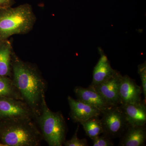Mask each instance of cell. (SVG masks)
Returning a JSON list of instances; mask_svg holds the SVG:
<instances>
[{
    "label": "cell",
    "instance_id": "cell-1",
    "mask_svg": "<svg viewBox=\"0 0 146 146\" xmlns=\"http://www.w3.org/2000/svg\"><path fill=\"white\" fill-rule=\"evenodd\" d=\"M11 68L13 83L36 119L41 112L42 99L47 90L46 82L36 66L21 60L14 52Z\"/></svg>",
    "mask_w": 146,
    "mask_h": 146
},
{
    "label": "cell",
    "instance_id": "cell-2",
    "mask_svg": "<svg viewBox=\"0 0 146 146\" xmlns=\"http://www.w3.org/2000/svg\"><path fill=\"white\" fill-rule=\"evenodd\" d=\"M43 140L41 131L33 118L0 120V141L6 146H39Z\"/></svg>",
    "mask_w": 146,
    "mask_h": 146
},
{
    "label": "cell",
    "instance_id": "cell-3",
    "mask_svg": "<svg viewBox=\"0 0 146 146\" xmlns=\"http://www.w3.org/2000/svg\"><path fill=\"white\" fill-rule=\"evenodd\" d=\"M36 21V16L29 4L0 9V40L29 33Z\"/></svg>",
    "mask_w": 146,
    "mask_h": 146
},
{
    "label": "cell",
    "instance_id": "cell-4",
    "mask_svg": "<svg viewBox=\"0 0 146 146\" xmlns=\"http://www.w3.org/2000/svg\"><path fill=\"white\" fill-rule=\"evenodd\" d=\"M35 122L43 140L50 146H61L65 141L67 132L65 118L60 112H53L48 107L45 96L42 99L41 110Z\"/></svg>",
    "mask_w": 146,
    "mask_h": 146
},
{
    "label": "cell",
    "instance_id": "cell-5",
    "mask_svg": "<svg viewBox=\"0 0 146 146\" xmlns=\"http://www.w3.org/2000/svg\"><path fill=\"white\" fill-rule=\"evenodd\" d=\"M101 114L103 135L111 139L121 138L129 125L120 105L110 106Z\"/></svg>",
    "mask_w": 146,
    "mask_h": 146
},
{
    "label": "cell",
    "instance_id": "cell-6",
    "mask_svg": "<svg viewBox=\"0 0 146 146\" xmlns=\"http://www.w3.org/2000/svg\"><path fill=\"white\" fill-rule=\"evenodd\" d=\"M18 117L35 119L31 108L23 101L0 97V120Z\"/></svg>",
    "mask_w": 146,
    "mask_h": 146
},
{
    "label": "cell",
    "instance_id": "cell-7",
    "mask_svg": "<svg viewBox=\"0 0 146 146\" xmlns=\"http://www.w3.org/2000/svg\"><path fill=\"white\" fill-rule=\"evenodd\" d=\"M122 76L119 72L117 71L111 78L106 81L91 87L110 105H120L119 87Z\"/></svg>",
    "mask_w": 146,
    "mask_h": 146
},
{
    "label": "cell",
    "instance_id": "cell-8",
    "mask_svg": "<svg viewBox=\"0 0 146 146\" xmlns=\"http://www.w3.org/2000/svg\"><path fill=\"white\" fill-rule=\"evenodd\" d=\"M142 89L129 76H122L119 87L121 104H135L142 102Z\"/></svg>",
    "mask_w": 146,
    "mask_h": 146
},
{
    "label": "cell",
    "instance_id": "cell-9",
    "mask_svg": "<svg viewBox=\"0 0 146 146\" xmlns=\"http://www.w3.org/2000/svg\"><path fill=\"white\" fill-rule=\"evenodd\" d=\"M68 100L70 109V116L74 122L80 123L101 115L99 110L70 96L68 97Z\"/></svg>",
    "mask_w": 146,
    "mask_h": 146
},
{
    "label": "cell",
    "instance_id": "cell-10",
    "mask_svg": "<svg viewBox=\"0 0 146 146\" xmlns=\"http://www.w3.org/2000/svg\"><path fill=\"white\" fill-rule=\"evenodd\" d=\"M100 58L94 67L93 72V80L90 86H94L104 82L111 78L117 72L110 65L107 55L103 50L99 47Z\"/></svg>",
    "mask_w": 146,
    "mask_h": 146
},
{
    "label": "cell",
    "instance_id": "cell-11",
    "mask_svg": "<svg viewBox=\"0 0 146 146\" xmlns=\"http://www.w3.org/2000/svg\"><path fill=\"white\" fill-rule=\"evenodd\" d=\"M74 91L77 100L96 108L101 112L112 106L91 86L86 88L76 86Z\"/></svg>",
    "mask_w": 146,
    "mask_h": 146
},
{
    "label": "cell",
    "instance_id": "cell-12",
    "mask_svg": "<svg viewBox=\"0 0 146 146\" xmlns=\"http://www.w3.org/2000/svg\"><path fill=\"white\" fill-rule=\"evenodd\" d=\"M123 110L129 125L132 126L145 125L146 123L145 101L135 104L120 105Z\"/></svg>",
    "mask_w": 146,
    "mask_h": 146
},
{
    "label": "cell",
    "instance_id": "cell-13",
    "mask_svg": "<svg viewBox=\"0 0 146 146\" xmlns=\"http://www.w3.org/2000/svg\"><path fill=\"white\" fill-rule=\"evenodd\" d=\"M121 138L119 146H145L146 140L145 125L137 126H129Z\"/></svg>",
    "mask_w": 146,
    "mask_h": 146
},
{
    "label": "cell",
    "instance_id": "cell-14",
    "mask_svg": "<svg viewBox=\"0 0 146 146\" xmlns=\"http://www.w3.org/2000/svg\"><path fill=\"white\" fill-rule=\"evenodd\" d=\"M12 44L8 39L0 40V76L12 77Z\"/></svg>",
    "mask_w": 146,
    "mask_h": 146
},
{
    "label": "cell",
    "instance_id": "cell-15",
    "mask_svg": "<svg viewBox=\"0 0 146 146\" xmlns=\"http://www.w3.org/2000/svg\"><path fill=\"white\" fill-rule=\"evenodd\" d=\"M0 97L23 101L21 94L14 85L12 78L9 77L0 76Z\"/></svg>",
    "mask_w": 146,
    "mask_h": 146
},
{
    "label": "cell",
    "instance_id": "cell-16",
    "mask_svg": "<svg viewBox=\"0 0 146 146\" xmlns=\"http://www.w3.org/2000/svg\"><path fill=\"white\" fill-rule=\"evenodd\" d=\"M82 125L86 135L94 139L103 133L101 121L99 117H94L80 123Z\"/></svg>",
    "mask_w": 146,
    "mask_h": 146
},
{
    "label": "cell",
    "instance_id": "cell-17",
    "mask_svg": "<svg viewBox=\"0 0 146 146\" xmlns=\"http://www.w3.org/2000/svg\"><path fill=\"white\" fill-rule=\"evenodd\" d=\"M79 128L78 125L74 135L70 140L65 141L63 145L65 146H88V142L86 139H79L77 136V133Z\"/></svg>",
    "mask_w": 146,
    "mask_h": 146
},
{
    "label": "cell",
    "instance_id": "cell-18",
    "mask_svg": "<svg viewBox=\"0 0 146 146\" xmlns=\"http://www.w3.org/2000/svg\"><path fill=\"white\" fill-rule=\"evenodd\" d=\"M138 72L142 82L143 90L145 100L146 99V62L139 64L138 66Z\"/></svg>",
    "mask_w": 146,
    "mask_h": 146
},
{
    "label": "cell",
    "instance_id": "cell-19",
    "mask_svg": "<svg viewBox=\"0 0 146 146\" xmlns=\"http://www.w3.org/2000/svg\"><path fill=\"white\" fill-rule=\"evenodd\" d=\"M94 146H113L114 144L112 139L103 135L98 136L92 139Z\"/></svg>",
    "mask_w": 146,
    "mask_h": 146
},
{
    "label": "cell",
    "instance_id": "cell-20",
    "mask_svg": "<svg viewBox=\"0 0 146 146\" xmlns=\"http://www.w3.org/2000/svg\"><path fill=\"white\" fill-rule=\"evenodd\" d=\"M15 3V0H0V9L12 7Z\"/></svg>",
    "mask_w": 146,
    "mask_h": 146
}]
</instances>
